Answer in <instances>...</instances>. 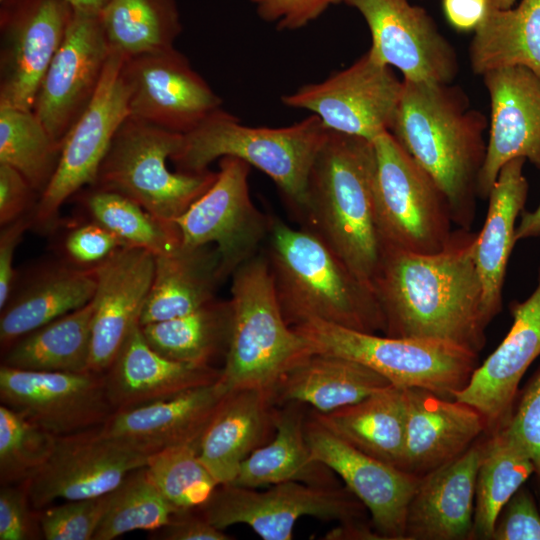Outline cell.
<instances>
[{
	"label": "cell",
	"mask_w": 540,
	"mask_h": 540,
	"mask_svg": "<svg viewBox=\"0 0 540 540\" xmlns=\"http://www.w3.org/2000/svg\"><path fill=\"white\" fill-rule=\"evenodd\" d=\"M108 494L69 500L39 513L43 537L46 540H93L106 511Z\"/></svg>",
	"instance_id": "f6af8a7d"
},
{
	"label": "cell",
	"mask_w": 540,
	"mask_h": 540,
	"mask_svg": "<svg viewBox=\"0 0 540 540\" xmlns=\"http://www.w3.org/2000/svg\"><path fill=\"white\" fill-rule=\"evenodd\" d=\"M509 310L512 325L507 335L453 397L478 410L489 431L508 420L519 384L540 355V267L535 290L524 301L511 302Z\"/></svg>",
	"instance_id": "603a6c76"
},
{
	"label": "cell",
	"mask_w": 540,
	"mask_h": 540,
	"mask_svg": "<svg viewBox=\"0 0 540 540\" xmlns=\"http://www.w3.org/2000/svg\"><path fill=\"white\" fill-rule=\"evenodd\" d=\"M182 134L128 116L116 132L92 187L120 193L163 222L175 223L214 183L217 172L171 171Z\"/></svg>",
	"instance_id": "ba28073f"
},
{
	"label": "cell",
	"mask_w": 540,
	"mask_h": 540,
	"mask_svg": "<svg viewBox=\"0 0 540 540\" xmlns=\"http://www.w3.org/2000/svg\"><path fill=\"white\" fill-rule=\"evenodd\" d=\"M310 414L354 448L403 468L406 407L402 387L390 384L356 403Z\"/></svg>",
	"instance_id": "d6a6232c"
},
{
	"label": "cell",
	"mask_w": 540,
	"mask_h": 540,
	"mask_svg": "<svg viewBox=\"0 0 540 540\" xmlns=\"http://www.w3.org/2000/svg\"><path fill=\"white\" fill-rule=\"evenodd\" d=\"M366 22L377 61L397 68L402 79L453 83L459 71L458 56L434 19L410 0H342Z\"/></svg>",
	"instance_id": "5bb4252c"
},
{
	"label": "cell",
	"mask_w": 540,
	"mask_h": 540,
	"mask_svg": "<svg viewBox=\"0 0 540 540\" xmlns=\"http://www.w3.org/2000/svg\"><path fill=\"white\" fill-rule=\"evenodd\" d=\"M488 127L459 86L403 79L389 132L444 193L461 229L474 221Z\"/></svg>",
	"instance_id": "7a4b0ae2"
},
{
	"label": "cell",
	"mask_w": 540,
	"mask_h": 540,
	"mask_svg": "<svg viewBox=\"0 0 540 540\" xmlns=\"http://www.w3.org/2000/svg\"><path fill=\"white\" fill-rule=\"evenodd\" d=\"M402 89L403 79L393 68L367 51L345 69L304 84L281 101L316 115L329 131L374 141L390 131Z\"/></svg>",
	"instance_id": "4fadbf2b"
},
{
	"label": "cell",
	"mask_w": 540,
	"mask_h": 540,
	"mask_svg": "<svg viewBox=\"0 0 540 540\" xmlns=\"http://www.w3.org/2000/svg\"><path fill=\"white\" fill-rule=\"evenodd\" d=\"M56 438L22 413L1 404V485L29 481L49 459Z\"/></svg>",
	"instance_id": "ee69618b"
},
{
	"label": "cell",
	"mask_w": 540,
	"mask_h": 540,
	"mask_svg": "<svg viewBox=\"0 0 540 540\" xmlns=\"http://www.w3.org/2000/svg\"><path fill=\"white\" fill-rule=\"evenodd\" d=\"M111 49L98 15L74 11L33 105L56 143H62L93 99Z\"/></svg>",
	"instance_id": "d6986e66"
},
{
	"label": "cell",
	"mask_w": 540,
	"mask_h": 540,
	"mask_svg": "<svg viewBox=\"0 0 540 540\" xmlns=\"http://www.w3.org/2000/svg\"><path fill=\"white\" fill-rule=\"evenodd\" d=\"M176 512L169 522L161 527L158 538L164 540H230L223 530L211 524L201 512Z\"/></svg>",
	"instance_id": "db71d44e"
},
{
	"label": "cell",
	"mask_w": 540,
	"mask_h": 540,
	"mask_svg": "<svg viewBox=\"0 0 540 540\" xmlns=\"http://www.w3.org/2000/svg\"><path fill=\"white\" fill-rule=\"evenodd\" d=\"M516 0H490V5L499 9H509L513 7Z\"/></svg>",
	"instance_id": "680465c9"
},
{
	"label": "cell",
	"mask_w": 540,
	"mask_h": 540,
	"mask_svg": "<svg viewBox=\"0 0 540 540\" xmlns=\"http://www.w3.org/2000/svg\"><path fill=\"white\" fill-rule=\"evenodd\" d=\"M197 510L221 530L245 524L263 540H291L295 524L303 516L352 524L364 522L367 509L340 484L318 486L287 481L262 491L219 485Z\"/></svg>",
	"instance_id": "30bf717a"
},
{
	"label": "cell",
	"mask_w": 540,
	"mask_h": 540,
	"mask_svg": "<svg viewBox=\"0 0 540 540\" xmlns=\"http://www.w3.org/2000/svg\"><path fill=\"white\" fill-rule=\"evenodd\" d=\"M147 475L177 512L202 507L219 486L198 456V444L167 447L151 454Z\"/></svg>",
	"instance_id": "7bdbcfd3"
},
{
	"label": "cell",
	"mask_w": 540,
	"mask_h": 540,
	"mask_svg": "<svg viewBox=\"0 0 540 540\" xmlns=\"http://www.w3.org/2000/svg\"><path fill=\"white\" fill-rule=\"evenodd\" d=\"M1 403L56 437L103 425L114 412L104 373L0 367Z\"/></svg>",
	"instance_id": "ac0fdd59"
},
{
	"label": "cell",
	"mask_w": 540,
	"mask_h": 540,
	"mask_svg": "<svg viewBox=\"0 0 540 540\" xmlns=\"http://www.w3.org/2000/svg\"><path fill=\"white\" fill-rule=\"evenodd\" d=\"M230 278L231 333L219 381L228 392L254 389L273 397L284 376L315 352L284 319L262 250Z\"/></svg>",
	"instance_id": "8992f818"
},
{
	"label": "cell",
	"mask_w": 540,
	"mask_h": 540,
	"mask_svg": "<svg viewBox=\"0 0 540 540\" xmlns=\"http://www.w3.org/2000/svg\"><path fill=\"white\" fill-rule=\"evenodd\" d=\"M305 435L312 456L338 475L365 506L380 539L404 540L408 505L421 478L354 448L310 413Z\"/></svg>",
	"instance_id": "ffe728a7"
},
{
	"label": "cell",
	"mask_w": 540,
	"mask_h": 540,
	"mask_svg": "<svg viewBox=\"0 0 540 540\" xmlns=\"http://www.w3.org/2000/svg\"><path fill=\"white\" fill-rule=\"evenodd\" d=\"M272 395L254 389L231 391L205 428L198 456L219 485L233 483L241 463L275 433Z\"/></svg>",
	"instance_id": "f1b7e54d"
},
{
	"label": "cell",
	"mask_w": 540,
	"mask_h": 540,
	"mask_svg": "<svg viewBox=\"0 0 540 540\" xmlns=\"http://www.w3.org/2000/svg\"><path fill=\"white\" fill-rule=\"evenodd\" d=\"M122 247L126 246L112 232L86 218L68 226L59 244L60 259L76 267L94 269Z\"/></svg>",
	"instance_id": "bcb514c9"
},
{
	"label": "cell",
	"mask_w": 540,
	"mask_h": 540,
	"mask_svg": "<svg viewBox=\"0 0 540 540\" xmlns=\"http://www.w3.org/2000/svg\"><path fill=\"white\" fill-rule=\"evenodd\" d=\"M227 393L218 379L166 399L114 411L101 429L148 455L176 445H199Z\"/></svg>",
	"instance_id": "484cf974"
},
{
	"label": "cell",
	"mask_w": 540,
	"mask_h": 540,
	"mask_svg": "<svg viewBox=\"0 0 540 540\" xmlns=\"http://www.w3.org/2000/svg\"><path fill=\"white\" fill-rule=\"evenodd\" d=\"M232 323L230 300H214L180 317L140 325L147 343L171 360L211 365L227 352Z\"/></svg>",
	"instance_id": "8d00e7d4"
},
{
	"label": "cell",
	"mask_w": 540,
	"mask_h": 540,
	"mask_svg": "<svg viewBox=\"0 0 540 540\" xmlns=\"http://www.w3.org/2000/svg\"><path fill=\"white\" fill-rule=\"evenodd\" d=\"M469 62L479 76L523 66L540 77V0H521L509 9L490 5L470 42Z\"/></svg>",
	"instance_id": "e575fe53"
},
{
	"label": "cell",
	"mask_w": 540,
	"mask_h": 540,
	"mask_svg": "<svg viewBox=\"0 0 540 540\" xmlns=\"http://www.w3.org/2000/svg\"><path fill=\"white\" fill-rule=\"evenodd\" d=\"M0 13V106L33 110L74 10L66 0H7Z\"/></svg>",
	"instance_id": "9a60e30c"
},
{
	"label": "cell",
	"mask_w": 540,
	"mask_h": 540,
	"mask_svg": "<svg viewBox=\"0 0 540 540\" xmlns=\"http://www.w3.org/2000/svg\"><path fill=\"white\" fill-rule=\"evenodd\" d=\"M99 19L111 51L124 59L174 48L182 31L176 0H110Z\"/></svg>",
	"instance_id": "f35d334b"
},
{
	"label": "cell",
	"mask_w": 540,
	"mask_h": 540,
	"mask_svg": "<svg viewBox=\"0 0 540 540\" xmlns=\"http://www.w3.org/2000/svg\"><path fill=\"white\" fill-rule=\"evenodd\" d=\"M40 195L13 167L0 163V225L32 213Z\"/></svg>",
	"instance_id": "816d5d0a"
},
{
	"label": "cell",
	"mask_w": 540,
	"mask_h": 540,
	"mask_svg": "<svg viewBox=\"0 0 540 540\" xmlns=\"http://www.w3.org/2000/svg\"><path fill=\"white\" fill-rule=\"evenodd\" d=\"M441 4L447 22L459 32L474 33L490 8V0H441Z\"/></svg>",
	"instance_id": "11a10c76"
},
{
	"label": "cell",
	"mask_w": 540,
	"mask_h": 540,
	"mask_svg": "<svg viewBox=\"0 0 540 540\" xmlns=\"http://www.w3.org/2000/svg\"><path fill=\"white\" fill-rule=\"evenodd\" d=\"M213 245L184 247L155 256L154 276L139 324L186 315L216 298L224 282Z\"/></svg>",
	"instance_id": "1f68e13d"
},
{
	"label": "cell",
	"mask_w": 540,
	"mask_h": 540,
	"mask_svg": "<svg viewBox=\"0 0 540 540\" xmlns=\"http://www.w3.org/2000/svg\"><path fill=\"white\" fill-rule=\"evenodd\" d=\"M373 143L375 215L383 247L415 254L441 251L453 234L444 193L390 132Z\"/></svg>",
	"instance_id": "9c48e42d"
},
{
	"label": "cell",
	"mask_w": 540,
	"mask_h": 540,
	"mask_svg": "<svg viewBox=\"0 0 540 540\" xmlns=\"http://www.w3.org/2000/svg\"><path fill=\"white\" fill-rule=\"evenodd\" d=\"M92 315L90 301L27 333L3 351L2 365L32 371H88Z\"/></svg>",
	"instance_id": "d590c367"
},
{
	"label": "cell",
	"mask_w": 540,
	"mask_h": 540,
	"mask_svg": "<svg viewBox=\"0 0 540 540\" xmlns=\"http://www.w3.org/2000/svg\"><path fill=\"white\" fill-rule=\"evenodd\" d=\"M491 540H540V508L525 484L500 510Z\"/></svg>",
	"instance_id": "681fc988"
},
{
	"label": "cell",
	"mask_w": 540,
	"mask_h": 540,
	"mask_svg": "<svg viewBox=\"0 0 540 540\" xmlns=\"http://www.w3.org/2000/svg\"><path fill=\"white\" fill-rule=\"evenodd\" d=\"M477 233L453 231L448 244L433 254L383 247L372 289L383 321V334L450 343L479 354L490 324L482 284L474 262Z\"/></svg>",
	"instance_id": "6da1fadb"
},
{
	"label": "cell",
	"mask_w": 540,
	"mask_h": 540,
	"mask_svg": "<svg viewBox=\"0 0 540 540\" xmlns=\"http://www.w3.org/2000/svg\"><path fill=\"white\" fill-rule=\"evenodd\" d=\"M328 132L313 114L288 126L251 127L220 108L183 135L170 161L176 171L202 173L222 157L241 159L270 177L302 213L309 173Z\"/></svg>",
	"instance_id": "5b68a950"
},
{
	"label": "cell",
	"mask_w": 540,
	"mask_h": 540,
	"mask_svg": "<svg viewBox=\"0 0 540 540\" xmlns=\"http://www.w3.org/2000/svg\"><path fill=\"white\" fill-rule=\"evenodd\" d=\"M482 77L491 108L478 197L487 199L508 161L524 158L540 169V77L523 66L493 70Z\"/></svg>",
	"instance_id": "44dd1931"
},
{
	"label": "cell",
	"mask_w": 540,
	"mask_h": 540,
	"mask_svg": "<svg viewBox=\"0 0 540 540\" xmlns=\"http://www.w3.org/2000/svg\"><path fill=\"white\" fill-rule=\"evenodd\" d=\"M287 324L319 320L367 333H383L372 287L315 232L270 216L262 248Z\"/></svg>",
	"instance_id": "3957f363"
},
{
	"label": "cell",
	"mask_w": 540,
	"mask_h": 540,
	"mask_svg": "<svg viewBox=\"0 0 540 540\" xmlns=\"http://www.w3.org/2000/svg\"><path fill=\"white\" fill-rule=\"evenodd\" d=\"M96 268L64 260L37 266L16 285L0 309L2 352L27 333L88 304L96 290Z\"/></svg>",
	"instance_id": "4316f807"
},
{
	"label": "cell",
	"mask_w": 540,
	"mask_h": 540,
	"mask_svg": "<svg viewBox=\"0 0 540 540\" xmlns=\"http://www.w3.org/2000/svg\"><path fill=\"white\" fill-rule=\"evenodd\" d=\"M486 434L461 456L421 477L408 505L404 540L472 539L476 477Z\"/></svg>",
	"instance_id": "d4e9b609"
},
{
	"label": "cell",
	"mask_w": 540,
	"mask_h": 540,
	"mask_svg": "<svg viewBox=\"0 0 540 540\" xmlns=\"http://www.w3.org/2000/svg\"><path fill=\"white\" fill-rule=\"evenodd\" d=\"M258 17L275 24L278 30L304 28L319 18L331 5L342 0H250Z\"/></svg>",
	"instance_id": "f907efd6"
},
{
	"label": "cell",
	"mask_w": 540,
	"mask_h": 540,
	"mask_svg": "<svg viewBox=\"0 0 540 540\" xmlns=\"http://www.w3.org/2000/svg\"><path fill=\"white\" fill-rule=\"evenodd\" d=\"M76 195L87 218L108 229L125 246L159 256L181 245L175 223L161 221L127 196L97 187L84 188Z\"/></svg>",
	"instance_id": "ab89813d"
},
{
	"label": "cell",
	"mask_w": 540,
	"mask_h": 540,
	"mask_svg": "<svg viewBox=\"0 0 540 540\" xmlns=\"http://www.w3.org/2000/svg\"><path fill=\"white\" fill-rule=\"evenodd\" d=\"M391 383L374 370L347 358L314 353L277 385L275 405L299 402L319 413L356 403Z\"/></svg>",
	"instance_id": "836d02e7"
},
{
	"label": "cell",
	"mask_w": 540,
	"mask_h": 540,
	"mask_svg": "<svg viewBox=\"0 0 540 540\" xmlns=\"http://www.w3.org/2000/svg\"><path fill=\"white\" fill-rule=\"evenodd\" d=\"M32 213L26 214L19 219L1 227L0 309L6 304L17 279V273L13 268L14 255L24 233L29 228H32Z\"/></svg>",
	"instance_id": "f5cc1de1"
},
{
	"label": "cell",
	"mask_w": 540,
	"mask_h": 540,
	"mask_svg": "<svg viewBox=\"0 0 540 540\" xmlns=\"http://www.w3.org/2000/svg\"><path fill=\"white\" fill-rule=\"evenodd\" d=\"M294 330L315 353L356 361L398 387H419L448 399L461 391L479 366V354L429 339L367 333L310 320Z\"/></svg>",
	"instance_id": "52a82bcc"
},
{
	"label": "cell",
	"mask_w": 540,
	"mask_h": 540,
	"mask_svg": "<svg viewBox=\"0 0 540 540\" xmlns=\"http://www.w3.org/2000/svg\"><path fill=\"white\" fill-rule=\"evenodd\" d=\"M129 116L159 128L186 134L213 112L222 99L174 48L124 59Z\"/></svg>",
	"instance_id": "e0dca14e"
},
{
	"label": "cell",
	"mask_w": 540,
	"mask_h": 540,
	"mask_svg": "<svg viewBox=\"0 0 540 540\" xmlns=\"http://www.w3.org/2000/svg\"><path fill=\"white\" fill-rule=\"evenodd\" d=\"M74 11L100 15L110 0H66Z\"/></svg>",
	"instance_id": "6f0895ef"
},
{
	"label": "cell",
	"mask_w": 540,
	"mask_h": 540,
	"mask_svg": "<svg viewBox=\"0 0 540 540\" xmlns=\"http://www.w3.org/2000/svg\"><path fill=\"white\" fill-rule=\"evenodd\" d=\"M405 446L403 470L417 477L448 464L489 432L471 405L419 387L403 388Z\"/></svg>",
	"instance_id": "cb8c5ba5"
},
{
	"label": "cell",
	"mask_w": 540,
	"mask_h": 540,
	"mask_svg": "<svg viewBox=\"0 0 540 540\" xmlns=\"http://www.w3.org/2000/svg\"><path fill=\"white\" fill-rule=\"evenodd\" d=\"M123 62L122 55L111 51L93 99L62 143L55 174L33 210L32 228L43 233L55 230L62 205L95 185L112 140L129 116Z\"/></svg>",
	"instance_id": "8fae6325"
},
{
	"label": "cell",
	"mask_w": 540,
	"mask_h": 540,
	"mask_svg": "<svg viewBox=\"0 0 540 540\" xmlns=\"http://www.w3.org/2000/svg\"><path fill=\"white\" fill-rule=\"evenodd\" d=\"M176 509L149 479L146 468L130 472L108 494V504L93 540H112L135 530H158Z\"/></svg>",
	"instance_id": "b9f144b4"
},
{
	"label": "cell",
	"mask_w": 540,
	"mask_h": 540,
	"mask_svg": "<svg viewBox=\"0 0 540 540\" xmlns=\"http://www.w3.org/2000/svg\"><path fill=\"white\" fill-rule=\"evenodd\" d=\"M540 236V203L529 212H522L520 222L516 226L515 239L523 240Z\"/></svg>",
	"instance_id": "9f6ffc18"
},
{
	"label": "cell",
	"mask_w": 540,
	"mask_h": 540,
	"mask_svg": "<svg viewBox=\"0 0 540 540\" xmlns=\"http://www.w3.org/2000/svg\"><path fill=\"white\" fill-rule=\"evenodd\" d=\"M532 474L529 455L504 426L486 434L476 477L472 539H492L500 510Z\"/></svg>",
	"instance_id": "74e56055"
},
{
	"label": "cell",
	"mask_w": 540,
	"mask_h": 540,
	"mask_svg": "<svg viewBox=\"0 0 540 540\" xmlns=\"http://www.w3.org/2000/svg\"><path fill=\"white\" fill-rule=\"evenodd\" d=\"M150 455L106 435L101 426L59 436L43 467L27 481L31 504L39 510L56 499L106 495Z\"/></svg>",
	"instance_id": "2e32d148"
},
{
	"label": "cell",
	"mask_w": 540,
	"mask_h": 540,
	"mask_svg": "<svg viewBox=\"0 0 540 540\" xmlns=\"http://www.w3.org/2000/svg\"><path fill=\"white\" fill-rule=\"evenodd\" d=\"M536 498L538 500V505H539V508H540V495H536Z\"/></svg>",
	"instance_id": "91938a15"
},
{
	"label": "cell",
	"mask_w": 540,
	"mask_h": 540,
	"mask_svg": "<svg viewBox=\"0 0 540 540\" xmlns=\"http://www.w3.org/2000/svg\"><path fill=\"white\" fill-rule=\"evenodd\" d=\"M5 1H7V0H0L1 3L5 2Z\"/></svg>",
	"instance_id": "94428289"
},
{
	"label": "cell",
	"mask_w": 540,
	"mask_h": 540,
	"mask_svg": "<svg viewBox=\"0 0 540 540\" xmlns=\"http://www.w3.org/2000/svg\"><path fill=\"white\" fill-rule=\"evenodd\" d=\"M33 508L27 482L4 484L0 489V540H31L42 535L39 514Z\"/></svg>",
	"instance_id": "c3c4849f"
},
{
	"label": "cell",
	"mask_w": 540,
	"mask_h": 540,
	"mask_svg": "<svg viewBox=\"0 0 540 540\" xmlns=\"http://www.w3.org/2000/svg\"><path fill=\"white\" fill-rule=\"evenodd\" d=\"M302 405L288 402L281 404L280 409L276 405L274 436L241 463L231 484L248 488L287 481L318 486L339 485L336 474L312 456L305 435L306 417Z\"/></svg>",
	"instance_id": "4dcf8cb0"
},
{
	"label": "cell",
	"mask_w": 540,
	"mask_h": 540,
	"mask_svg": "<svg viewBox=\"0 0 540 540\" xmlns=\"http://www.w3.org/2000/svg\"><path fill=\"white\" fill-rule=\"evenodd\" d=\"M525 161L515 158L501 168L488 194L485 222L474 244V262L482 284L484 310L490 321L502 310L507 264L516 242V221L527 200Z\"/></svg>",
	"instance_id": "f546056e"
},
{
	"label": "cell",
	"mask_w": 540,
	"mask_h": 540,
	"mask_svg": "<svg viewBox=\"0 0 540 540\" xmlns=\"http://www.w3.org/2000/svg\"><path fill=\"white\" fill-rule=\"evenodd\" d=\"M154 268L155 255L128 246L96 268L89 370L105 373L139 324Z\"/></svg>",
	"instance_id": "7402d4cb"
},
{
	"label": "cell",
	"mask_w": 540,
	"mask_h": 540,
	"mask_svg": "<svg viewBox=\"0 0 540 540\" xmlns=\"http://www.w3.org/2000/svg\"><path fill=\"white\" fill-rule=\"evenodd\" d=\"M250 167L235 157L220 158L214 183L175 220L182 246L216 247L224 280L261 252L269 233L270 216L250 197Z\"/></svg>",
	"instance_id": "7c38bea8"
},
{
	"label": "cell",
	"mask_w": 540,
	"mask_h": 540,
	"mask_svg": "<svg viewBox=\"0 0 540 540\" xmlns=\"http://www.w3.org/2000/svg\"><path fill=\"white\" fill-rule=\"evenodd\" d=\"M221 369L171 360L156 352L140 324L129 334L112 365L104 373L114 411L175 396L216 382Z\"/></svg>",
	"instance_id": "83f0119b"
},
{
	"label": "cell",
	"mask_w": 540,
	"mask_h": 540,
	"mask_svg": "<svg viewBox=\"0 0 540 540\" xmlns=\"http://www.w3.org/2000/svg\"><path fill=\"white\" fill-rule=\"evenodd\" d=\"M60 152L33 110L0 106V163L22 174L40 196L55 174Z\"/></svg>",
	"instance_id": "60d3db41"
},
{
	"label": "cell",
	"mask_w": 540,
	"mask_h": 540,
	"mask_svg": "<svg viewBox=\"0 0 540 540\" xmlns=\"http://www.w3.org/2000/svg\"><path fill=\"white\" fill-rule=\"evenodd\" d=\"M373 141L329 131L311 167L301 215L372 287L383 252L375 215Z\"/></svg>",
	"instance_id": "277c9868"
},
{
	"label": "cell",
	"mask_w": 540,
	"mask_h": 540,
	"mask_svg": "<svg viewBox=\"0 0 540 540\" xmlns=\"http://www.w3.org/2000/svg\"><path fill=\"white\" fill-rule=\"evenodd\" d=\"M503 426L529 455L534 466L535 492L540 495V366L518 391Z\"/></svg>",
	"instance_id": "7dc6e473"
}]
</instances>
